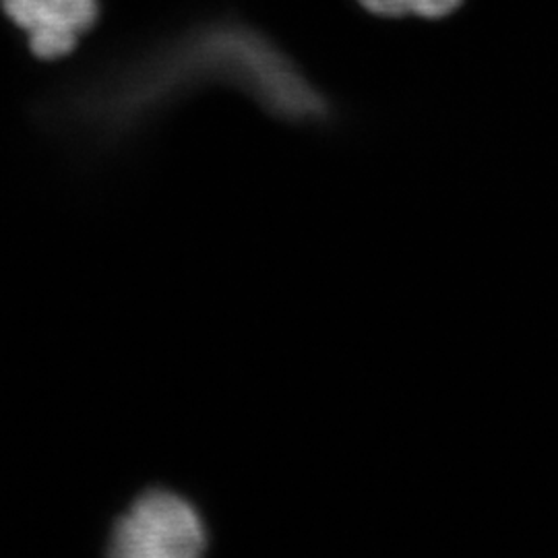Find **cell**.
Returning a JSON list of instances; mask_svg holds the SVG:
<instances>
[{"label": "cell", "mask_w": 558, "mask_h": 558, "mask_svg": "<svg viewBox=\"0 0 558 558\" xmlns=\"http://www.w3.org/2000/svg\"><path fill=\"white\" fill-rule=\"evenodd\" d=\"M230 87L292 124H327L331 101L299 64L257 29L211 23L145 54L101 83V114L140 122L205 87Z\"/></svg>", "instance_id": "cell-1"}, {"label": "cell", "mask_w": 558, "mask_h": 558, "mask_svg": "<svg viewBox=\"0 0 558 558\" xmlns=\"http://www.w3.org/2000/svg\"><path fill=\"white\" fill-rule=\"evenodd\" d=\"M211 527L199 505L174 488L141 493L110 532L119 558H197L211 546Z\"/></svg>", "instance_id": "cell-2"}, {"label": "cell", "mask_w": 558, "mask_h": 558, "mask_svg": "<svg viewBox=\"0 0 558 558\" xmlns=\"http://www.w3.org/2000/svg\"><path fill=\"white\" fill-rule=\"evenodd\" d=\"M2 7L44 60L73 52L98 17V0H2Z\"/></svg>", "instance_id": "cell-3"}, {"label": "cell", "mask_w": 558, "mask_h": 558, "mask_svg": "<svg viewBox=\"0 0 558 558\" xmlns=\"http://www.w3.org/2000/svg\"><path fill=\"white\" fill-rule=\"evenodd\" d=\"M360 4L380 17L416 15L424 20H440L456 13L463 0H359Z\"/></svg>", "instance_id": "cell-4"}]
</instances>
